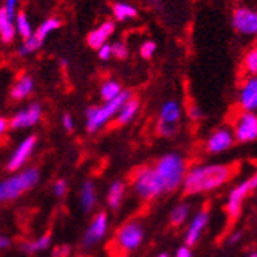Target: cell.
<instances>
[{"mask_svg": "<svg viewBox=\"0 0 257 257\" xmlns=\"http://www.w3.org/2000/svg\"><path fill=\"white\" fill-rule=\"evenodd\" d=\"M188 115H190V119L194 120V122H199V120L203 119V112H202V109H200L197 105H191V106H190Z\"/></svg>", "mask_w": 257, "mask_h": 257, "instance_id": "obj_35", "label": "cell"}, {"mask_svg": "<svg viewBox=\"0 0 257 257\" xmlns=\"http://www.w3.org/2000/svg\"><path fill=\"white\" fill-rule=\"evenodd\" d=\"M17 34L16 19H13L5 8L0 10V39L4 43H11Z\"/></svg>", "mask_w": 257, "mask_h": 257, "instance_id": "obj_19", "label": "cell"}, {"mask_svg": "<svg viewBox=\"0 0 257 257\" xmlns=\"http://www.w3.org/2000/svg\"><path fill=\"white\" fill-rule=\"evenodd\" d=\"M176 126L173 125H167V123H157V134L160 137H173L176 134Z\"/></svg>", "mask_w": 257, "mask_h": 257, "instance_id": "obj_33", "label": "cell"}, {"mask_svg": "<svg viewBox=\"0 0 257 257\" xmlns=\"http://www.w3.org/2000/svg\"><path fill=\"white\" fill-rule=\"evenodd\" d=\"M145 239V228L139 220H128L123 223L114 237V245L120 252L130 254L142 245Z\"/></svg>", "mask_w": 257, "mask_h": 257, "instance_id": "obj_6", "label": "cell"}, {"mask_svg": "<svg viewBox=\"0 0 257 257\" xmlns=\"http://www.w3.org/2000/svg\"><path fill=\"white\" fill-rule=\"evenodd\" d=\"M108 231V216L106 213L100 211L94 216L92 222L89 223L86 232L83 234V239H82V245L85 248H89L94 243H97L99 240H102Z\"/></svg>", "mask_w": 257, "mask_h": 257, "instance_id": "obj_15", "label": "cell"}, {"mask_svg": "<svg viewBox=\"0 0 257 257\" xmlns=\"http://www.w3.org/2000/svg\"><path fill=\"white\" fill-rule=\"evenodd\" d=\"M148 2H150L154 8H160V7H162V0H148Z\"/></svg>", "mask_w": 257, "mask_h": 257, "instance_id": "obj_44", "label": "cell"}, {"mask_svg": "<svg viewBox=\"0 0 257 257\" xmlns=\"http://www.w3.org/2000/svg\"><path fill=\"white\" fill-rule=\"evenodd\" d=\"M123 196H125V183L122 180H114L109 186L108 194H106L108 206L112 209L119 208V205L123 200Z\"/></svg>", "mask_w": 257, "mask_h": 257, "instance_id": "obj_23", "label": "cell"}, {"mask_svg": "<svg viewBox=\"0 0 257 257\" xmlns=\"http://www.w3.org/2000/svg\"><path fill=\"white\" fill-rule=\"evenodd\" d=\"M43 115V109L42 105L34 102L28 106H25L23 109L17 111L13 117L10 119V128L11 130H27V128H33L36 126Z\"/></svg>", "mask_w": 257, "mask_h": 257, "instance_id": "obj_11", "label": "cell"}, {"mask_svg": "<svg viewBox=\"0 0 257 257\" xmlns=\"http://www.w3.org/2000/svg\"><path fill=\"white\" fill-rule=\"evenodd\" d=\"M97 54L102 60H109L112 57V45H109V43L103 45L102 48L97 51Z\"/></svg>", "mask_w": 257, "mask_h": 257, "instance_id": "obj_37", "label": "cell"}, {"mask_svg": "<svg viewBox=\"0 0 257 257\" xmlns=\"http://www.w3.org/2000/svg\"><path fill=\"white\" fill-rule=\"evenodd\" d=\"M153 167L167 193L176 191L179 186H182L188 173L185 157L179 153L163 154L153 163Z\"/></svg>", "mask_w": 257, "mask_h": 257, "instance_id": "obj_2", "label": "cell"}, {"mask_svg": "<svg viewBox=\"0 0 257 257\" xmlns=\"http://www.w3.org/2000/svg\"><path fill=\"white\" fill-rule=\"evenodd\" d=\"M122 92H123L122 85L117 80H106L100 86V97L103 99V102H111L114 99H117Z\"/></svg>", "mask_w": 257, "mask_h": 257, "instance_id": "obj_24", "label": "cell"}, {"mask_svg": "<svg viewBox=\"0 0 257 257\" xmlns=\"http://www.w3.org/2000/svg\"><path fill=\"white\" fill-rule=\"evenodd\" d=\"M66 191H68V185H66V182L63 179H59V180L54 182V185H53V194L56 197H63L66 194Z\"/></svg>", "mask_w": 257, "mask_h": 257, "instance_id": "obj_34", "label": "cell"}, {"mask_svg": "<svg viewBox=\"0 0 257 257\" xmlns=\"http://www.w3.org/2000/svg\"><path fill=\"white\" fill-rule=\"evenodd\" d=\"M242 237H243L242 231H232L231 234L228 236V239H226V243L228 245H237L242 240Z\"/></svg>", "mask_w": 257, "mask_h": 257, "instance_id": "obj_40", "label": "cell"}, {"mask_svg": "<svg viewBox=\"0 0 257 257\" xmlns=\"http://www.w3.org/2000/svg\"><path fill=\"white\" fill-rule=\"evenodd\" d=\"M62 126H63L66 131H73V130H74V120H73V117H71V114L65 112V114L62 115Z\"/></svg>", "mask_w": 257, "mask_h": 257, "instance_id": "obj_38", "label": "cell"}, {"mask_svg": "<svg viewBox=\"0 0 257 257\" xmlns=\"http://www.w3.org/2000/svg\"><path fill=\"white\" fill-rule=\"evenodd\" d=\"M42 45H43V43L33 34L30 39H27V40H23V42H22V45L19 46L17 54H19V56H30V54L36 53L37 50H40V48H42Z\"/></svg>", "mask_w": 257, "mask_h": 257, "instance_id": "obj_30", "label": "cell"}, {"mask_svg": "<svg viewBox=\"0 0 257 257\" xmlns=\"http://www.w3.org/2000/svg\"><path fill=\"white\" fill-rule=\"evenodd\" d=\"M69 254H71V248H69L68 245L57 246L53 251V257H69Z\"/></svg>", "mask_w": 257, "mask_h": 257, "instance_id": "obj_39", "label": "cell"}, {"mask_svg": "<svg viewBox=\"0 0 257 257\" xmlns=\"http://www.w3.org/2000/svg\"><path fill=\"white\" fill-rule=\"evenodd\" d=\"M51 242H53V237L50 232H46V234L37 237L36 240H27V242H22L20 243V251H23L25 254H36V252H42V251H46L50 246H51Z\"/></svg>", "mask_w": 257, "mask_h": 257, "instance_id": "obj_20", "label": "cell"}, {"mask_svg": "<svg viewBox=\"0 0 257 257\" xmlns=\"http://www.w3.org/2000/svg\"><path fill=\"white\" fill-rule=\"evenodd\" d=\"M231 27L242 36L257 37V10L237 7L231 14Z\"/></svg>", "mask_w": 257, "mask_h": 257, "instance_id": "obj_9", "label": "cell"}, {"mask_svg": "<svg viewBox=\"0 0 257 257\" xmlns=\"http://www.w3.org/2000/svg\"><path fill=\"white\" fill-rule=\"evenodd\" d=\"M16 28H17V34L23 40L30 39L34 34L33 33V27H31V23H30V19L25 14V11H19L17 13V16H16Z\"/></svg>", "mask_w": 257, "mask_h": 257, "instance_id": "obj_29", "label": "cell"}, {"mask_svg": "<svg viewBox=\"0 0 257 257\" xmlns=\"http://www.w3.org/2000/svg\"><path fill=\"white\" fill-rule=\"evenodd\" d=\"M190 217V205L188 203H179L173 208V211L170 214V223L171 226L177 228L182 226Z\"/></svg>", "mask_w": 257, "mask_h": 257, "instance_id": "obj_26", "label": "cell"}, {"mask_svg": "<svg viewBox=\"0 0 257 257\" xmlns=\"http://www.w3.org/2000/svg\"><path fill=\"white\" fill-rule=\"evenodd\" d=\"M11 246V239L8 237V236H2L0 237V248L2 249H7V248H10Z\"/></svg>", "mask_w": 257, "mask_h": 257, "instance_id": "obj_42", "label": "cell"}, {"mask_svg": "<svg viewBox=\"0 0 257 257\" xmlns=\"http://www.w3.org/2000/svg\"><path fill=\"white\" fill-rule=\"evenodd\" d=\"M115 30V25H114V22L112 20H105L100 27H97L96 30H92L88 37H86V42L89 45V48L92 50H100L103 45L108 43V39L112 36Z\"/></svg>", "mask_w": 257, "mask_h": 257, "instance_id": "obj_16", "label": "cell"}, {"mask_svg": "<svg viewBox=\"0 0 257 257\" xmlns=\"http://www.w3.org/2000/svg\"><path fill=\"white\" fill-rule=\"evenodd\" d=\"M242 68L246 76H257V43L243 54Z\"/></svg>", "mask_w": 257, "mask_h": 257, "instance_id": "obj_28", "label": "cell"}, {"mask_svg": "<svg viewBox=\"0 0 257 257\" xmlns=\"http://www.w3.org/2000/svg\"><path fill=\"white\" fill-rule=\"evenodd\" d=\"M236 142L234 133L228 128H219L209 134V137L205 142V150L209 154H220L223 151H228Z\"/></svg>", "mask_w": 257, "mask_h": 257, "instance_id": "obj_13", "label": "cell"}, {"mask_svg": "<svg viewBox=\"0 0 257 257\" xmlns=\"http://www.w3.org/2000/svg\"><path fill=\"white\" fill-rule=\"evenodd\" d=\"M248 257H257V251H254V252H251V254H249Z\"/></svg>", "mask_w": 257, "mask_h": 257, "instance_id": "obj_46", "label": "cell"}, {"mask_svg": "<svg viewBox=\"0 0 257 257\" xmlns=\"http://www.w3.org/2000/svg\"><path fill=\"white\" fill-rule=\"evenodd\" d=\"M128 54H130L128 46L123 42L112 43V57H115L117 60H125L128 57Z\"/></svg>", "mask_w": 257, "mask_h": 257, "instance_id": "obj_32", "label": "cell"}, {"mask_svg": "<svg viewBox=\"0 0 257 257\" xmlns=\"http://www.w3.org/2000/svg\"><path fill=\"white\" fill-rule=\"evenodd\" d=\"M17 5H19V0H5V5H4V8L7 10V13L13 17V19H16V16H17Z\"/></svg>", "mask_w": 257, "mask_h": 257, "instance_id": "obj_36", "label": "cell"}, {"mask_svg": "<svg viewBox=\"0 0 257 257\" xmlns=\"http://www.w3.org/2000/svg\"><path fill=\"white\" fill-rule=\"evenodd\" d=\"M232 133L239 144H249L257 140V112L240 109L234 119Z\"/></svg>", "mask_w": 257, "mask_h": 257, "instance_id": "obj_8", "label": "cell"}, {"mask_svg": "<svg viewBox=\"0 0 257 257\" xmlns=\"http://www.w3.org/2000/svg\"><path fill=\"white\" fill-rule=\"evenodd\" d=\"M254 191H257V171L248 179H245L243 182H240L239 185H236L234 188L229 191L225 209L231 220L239 219V216L242 214V206H243L245 199Z\"/></svg>", "mask_w": 257, "mask_h": 257, "instance_id": "obj_7", "label": "cell"}, {"mask_svg": "<svg viewBox=\"0 0 257 257\" xmlns=\"http://www.w3.org/2000/svg\"><path fill=\"white\" fill-rule=\"evenodd\" d=\"M40 180V171L37 168H25L19 173L11 174L0 183V200L13 202L20 196L33 190Z\"/></svg>", "mask_w": 257, "mask_h": 257, "instance_id": "obj_3", "label": "cell"}, {"mask_svg": "<svg viewBox=\"0 0 257 257\" xmlns=\"http://www.w3.org/2000/svg\"><path fill=\"white\" fill-rule=\"evenodd\" d=\"M237 102L242 111H257V76H245L240 86Z\"/></svg>", "mask_w": 257, "mask_h": 257, "instance_id": "obj_12", "label": "cell"}, {"mask_svg": "<svg viewBox=\"0 0 257 257\" xmlns=\"http://www.w3.org/2000/svg\"><path fill=\"white\" fill-rule=\"evenodd\" d=\"M130 99H133L131 91L123 89V92L117 99H114L111 102H103V105H100V106H89L85 112L86 131L97 133L99 130H102L112 117H117V114L120 112L122 106Z\"/></svg>", "mask_w": 257, "mask_h": 257, "instance_id": "obj_4", "label": "cell"}, {"mask_svg": "<svg viewBox=\"0 0 257 257\" xmlns=\"http://www.w3.org/2000/svg\"><path fill=\"white\" fill-rule=\"evenodd\" d=\"M236 174L234 167L225 163H205L188 170L182 185L185 196H199L203 193H211L223 186Z\"/></svg>", "mask_w": 257, "mask_h": 257, "instance_id": "obj_1", "label": "cell"}, {"mask_svg": "<svg viewBox=\"0 0 257 257\" xmlns=\"http://www.w3.org/2000/svg\"><path fill=\"white\" fill-rule=\"evenodd\" d=\"M34 91V79L30 74H22L10 89V97L13 102H20L33 94Z\"/></svg>", "mask_w": 257, "mask_h": 257, "instance_id": "obj_17", "label": "cell"}, {"mask_svg": "<svg viewBox=\"0 0 257 257\" xmlns=\"http://www.w3.org/2000/svg\"><path fill=\"white\" fill-rule=\"evenodd\" d=\"M176 257H194V254H193V251H191L190 246L183 245V246H180V248L177 249Z\"/></svg>", "mask_w": 257, "mask_h": 257, "instance_id": "obj_41", "label": "cell"}, {"mask_svg": "<svg viewBox=\"0 0 257 257\" xmlns=\"http://www.w3.org/2000/svg\"><path fill=\"white\" fill-rule=\"evenodd\" d=\"M37 145V136L31 134L27 136L22 142L17 145V148L11 153V156L7 160V171L11 173H19L20 170H25L23 167L27 165V162L30 160L31 154L34 153Z\"/></svg>", "mask_w": 257, "mask_h": 257, "instance_id": "obj_10", "label": "cell"}, {"mask_svg": "<svg viewBox=\"0 0 257 257\" xmlns=\"http://www.w3.org/2000/svg\"><path fill=\"white\" fill-rule=\"evenodd\" d=\"M79 200H80V206L85 213H89L92 208H94L96 202H97V194H96V186L92 182H85L80 188V196H79Z\"/></svg>", "mask_w": 257, "mask_h": 257, "instance_id": "obj_21", "label": "cell"}, {"mask_svg": "<svg viewBox=\"0 0 257 257\" xmlns=\"http://www.w3.org/2000/svg\"><path fill=\"white\" fill-rule=\"evenodd\" d=\"M156 50H157V45H156V42H153V40H145L142 45H140V50H139V53H140V56H142L144 59H153V56L156 54Z\"/></svg>", "mask_w": 257, "mask_h": 257, "instance_id": "obj_31", "label": "cell"}, {"mask_svg": "<svg viewBox=\"0 0 257 257\" xmlns=\"http://www.w3.org/2000/svg\"><path fill=\"white\" fill-rule=\"evenodd\" d=\"M179 120H180V103L177 100H173V99L167 100L160 108L159 122L176 126Z\"/></svg>", "mask_w": 257, "mask_h": 257, "instance_id": "obj_18", "label": "cell"}, {"mask_svg": "<svg viewBox=\"0 0 257 257\" xmlns=\"http://www.w3.org/2000/svg\"><path fill=\"white\" fill-rule=\"evenodd\" d=\"M157 257H170V255H168L167 252H162V254H159Z\"/></svg>", "mask_w": 257, "mask_h": 257, "instance_id": "obj_45", "label": "cell"}, {"mask_svg": "<svg viewBox=\"0 0 257 257\" xmlns=\"http://www.w3.org/2000/svg\"><path fill=\"white\" fill-rule=\"evenodd\" d=\"M131 183L134 193L142 200H156L167 193L153 165L137 168L131 176Z\"/></svg>", "mask_w": 257, "mask_h": 257, "instance_id": "obj_5", "label": "cell"}, {"mask_svg": "<svg viewBox=\"0 0 257 257\" xmlns=\"http://www.w3.org/2000/svg\"><path fill=\"white\" fill-rule=\"evenodd\" d=\"M8 126H10V120H8L7 117H2V119H0V133L5 134L7 130H8Z\"/></svg>", "mask_w": 257, "mask_h": 257, "instance_id": "obj_43", "label": "cell"}, {"mask_svg": "<svg viewBox=\"0 0 257 257\" xmlns=\"http://www.w3.org/2000/svg\"><path fill=\"white\" fill-rule=\"evenodd\" d=\"M62 27V22L60 19H56V17H51V19H46L43 23H40L39 28L34 31V36L43 43L46 40V37H48L53 31L59 30Z\"/></svg>", "mask_w": 257, "mask_h": 257, "instance_id": "obj_25", "label": "cell"}, {"mask_svg": "<svg viewBox=\"0 0 257 257\" xmlns=\"http://www.w3.org/2000/svg\"><path fill=\"white\" fill-rule=\"evenodd\" d=\"M208 223H209V211L208 209H200V211H197L196 216L193 217V220L190 222L188 228H186V232L183 236L185 245L190 246V248L197 245V242L200 240Z\"/></svg>", "mask_w": 257, "mask_h": 257, "instance_id": "obj_14", "label": "cell"}, {"mask_svg": "<svg viewBox=\"0 0 257 257\" xmlns=\"http://www.w3.org/2000/svg\"><path fill=\"white\" fill-rule=\"evenodd\" d=\"M139 109H140V100L136 99V97L130 99L122 106L120 112L117 114V117H115V119H117V125L123 126V125H128L130 122H133L134 117L137 115V112H139Z\"/></svg>", "mask_w": 257, "mask_h": 257, "instance_id": "obj_22", "label": "cell"}, {"mask_svg": "<svg viewBox=\"0 0 257 257\" xmlns=\"http://www.w3.org/2000/svg\"><path fill=\"white\" fill-rule=\"evenodd\" d=\"M112 14L117 22H125L128 19H134L137 16V10H136V7H133L130 4L117 2L112 5Z\"/></svg>", "mask_w": 257, "mask_h": 257, "instance_id": "obj_27", "label": "cell"}]
</instances>
